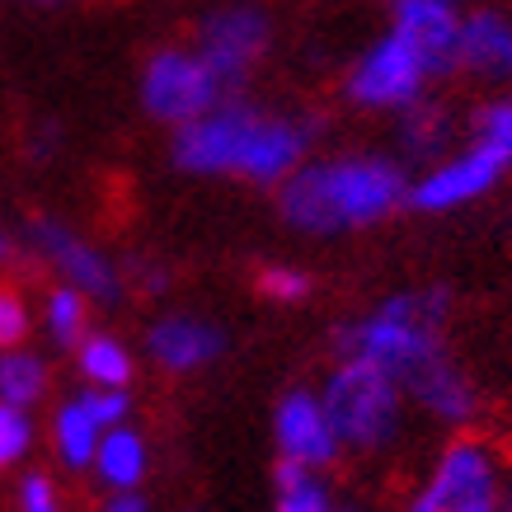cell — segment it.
I'll return each instance as SVG.
<instances>
[{"label":"cell","mask_w":512,"mask_h":512,"mask_svg":"<svg viewBox=\"0 0 512 512\" xmlns=\"http://www.w3.org/2000/svg\"><path fill=\"white\" fill-rule=\"evenodd\" d=\"M311 146V118L259 109L245 94H235L174 132L170 160L174 170L193 179H245L254 188H278L311 160Z\"/></svg>","instance_id":"cell-1"},{"label":"cell","mask_w":512,"mask_h":512,"mask_svg":"<svg viewBox=\"0 0 512 512\" xmlns=\"http://www.w3.org/2000/svg\"><path fill=\"white\" fill-rule=\"evenodd\" d=\"M278 193V217L296 235L329 240V235L372 231L409 207V170L400 156L381 151H339L311 156Z\"/></svg>","instance_id":"cell-2"},{"label":"cell","mask_w":512,"mask_h":512,"mask_svg":"<svg viewBox=\"0 0 512 512\" xmlns=\"http://www.w3.org/2000/svg\"><path fill=\"white\" fill-rule=\"evenodd\" d=\"M447 320H451L447 287H404V292L372 301L367 311L348 315L334 329V357L367 362V367L386 372L409 395L423 376H433L437 367H447L456 357L447 339Z\"/></svg>","instance_id":"cell-3"},{"label":"cell","mask_w":512,"mask_h":512,"mask_svg":"<svg viewBox=\"0 0 512 512\" xmlns=\"http://www.w3.org/2000/svg\"><path fill=\"white\" fill-rule=\"evenodd\" d=\"M512 174V94H489L466 118V141L428 170L409 174V212L447 217L489 198Z\"/></svg>","instance_id":"cell-4"},{"label":"cell","mask_w":512,"mask_h":512,"mask_svg":"<svg viewBox=\"0 0 512 512\" xmlns=\"http://www.w3.org/2000/svg\"><path fill=\"white\" fill-rule=\"evenodd\" d=\"M315 395L325 404L329 428L339 437L343 456H381V451L395 447L409 400L386 372H376L367 362H353V357H339Z\"/></svg>","instance_id":"cell-5"},{"label":"cell","mask_w":512,"mask_h":512,"mask_svg":"<svg viewBox=\"0 0 512 512\" xmlns=\"http://www.w3.org/2000/svg\"><path fill=\"white\" fill-rule=\"evenodd\" d=\"M503 456L494 442L461 433L442 442L400 512H503Z\"/></svg>","instance_id":"cell-6"},{"label":"cell","mask_w":512,"mask_h":512,"mask_svg":"<svg viewBox=\"0 0 512 512\" xmlns=\"http://www.w3.org/2000/svg\"><path fill=\"white\" fill-rule=\"evenodd\" d=\"M433 71L409 43H400L395 33H381L357 52L348 71H343V99L362 113H390L400 118L414 104L428 99V85H433Z\"/></svg>","instance_id":"cell-7"},{"label":"cell","mask_w":512,"mask_h":512,"mask_svg":"<svg viewBox=\"0 0 512 512\" xmlns=\"http://www.w3.org/2000/svg\"><path fill=\"white\" fill-rule=\"evenodd\" d=\"M137 99L141 113L160 127H188L198 123L202 113H212L221 99H235V94L221 90V80L207 71L193 47H156L146 62H141V80H137Z\"/></svg>","instance_id":"cell-8"},{"label":"cell","mask_w":512,"mask_h":512,"mask_svg":"<svg viewBox=\"0 0 512 512\" xmlns=\"http://www.w3.org/2000/svg\"><path fill=\"white\" fill-rule=\"evenodd\" d=\"M24 249L33 259H43L62 287H76L90 306H118L127 292L123 268L113 264L104 249L94 245L90 235H80L76 226H66L62 217H38L24 221Z\"/></svg>","instance_id":"cell-9"},{"label":"cell","mask_w":512,"mask_h":512,"mask_svg":"<svg viewBox=\"0 0 512 512\" xmlns=\"http://www.w3.org/2000/svg\"><path fill=\"white\" fill-rule=\"evenodd\" d=\"M268 47H273V19L254 0H231V5L207 10L193 33V52L207 62V71L221 80L226 94H245L254 66L268 57Z\"/></svg>","instance_id":"cell-10"},{"label":"cell","mask_w":512,"mask_h":512,"mask_svg":"<svg viewBox=\"0 0 512 512\" xmlns=\"http://www.w3.org/2000/svg\"><path fill=\"white\" fill-rule=\"evenodd\" d=\"M273 447H278V461L320 470V475H329L343 461V447L334 428H329L325 404L311 386H292L278 395V404H273Z\"/></svg>","instance_id":"cell-11"},{"label":"cell","mask_w":512,"mask_h":512,"mask_svg":"<svg viewBox=\"0 0 512 512\" xmlns=\"http://www.w3.org/2000/svg\"><path fill=\"white\" fill-rule=\"evenodd\" d=\"M146 362H156L165 376H198L207 367H217L231 339L221 320L198 311H165L146 325Z\"/></svg>","instance_id":"cell-12"},{"label":"cell","mask_w":512,"mask_h":512,"mask_svg":"<svg viewBox=\"0 0 512 512\" xmlns=\"http://www.w3.org/2000/svg\"><path fill=\"white\" fill-rule=\"evenodd\" d=\"M390 5V33L419 52L433 76L456 71V38L466 5L461 0H386Z\"/></svg>","instance_id":"cell-13"},{"label":"cell","mask_w":512,"mask_h":512,"mask_svg":"<svg viewBox=\"0 0 512 512\" xmlns=\"http://www.w3.org/2000/svg\"><path fill=\"white\" fill-rule=\"evenodd\" d=\"M456 71L489 85L494 94H512V15L498 5L466 10L456 38Z\"/></svg>","instance_id":"cell-14"},{"label":"cell","mask_w":512,"mask_h":512,"mask_svg":"<svg viewBox=\"0 0 512 512\" xmlns=\"http://www.w3.org/2000/svg\"><path fill=\"white\" fill-rule=\"evenodd\" d=\"M404 400L414 404L419 414H428L433 423H442V428H456V433H466L470 423L480 419V386L470 381V372L451 357L447 367H437L433 376H423L419 386L409 390Z\"/></svg>","instance_id":"cell-15"},{"label":"cell","mask_w":512,"mask_h":512,"mask_svg":"<svg viewBox=\"0 0 512 512\" xmlns=\"http://www.w3.org/2000/svg\"><path fill=\"white\" fill-rule=\"evenodd\" d=\"M90 475L109 494H132V489L146 484V475H151V442H146V433L137 423H118V428L104 433V442L94 451Z\"/></svg>","instance_id":"cell-16"},{"label":"cell","mask_w":512,"mask_h":512,"mask_svg":"<svg viewBox=\"0 0 512 512\" xmlns=\"http://www.w3.org/2000/svg\"><path fill=\"white\" fill-rule=\"evenodd\" d=\"M395 123H400V151H404V170L409 174L428 170L433 160L447 156L451 141H456V123H451V113L437 109L433 99L414 104V109L400 113Z\"/></svg>","instance_id":"cell-17"},{"label":"cell","mask_w":512,"mask_h":512,"mask_svg":"<svg viewBox=\"0 0 512 512\" xmlns=\"http://www.w3.org/2000/svg\"><path fill=\"white\" fill-rule=\"evenodd\" d=\"M104 433H109V428L90 414V404L80 400V395H71V400H62L57 414H52V456L62 461V470L85 475V470L94 466V451H99Z\"/></svg>","instance_id":"cell-18"},{"label":"cell","mask_w":512,"mask_h":512,"mask_svg":"<svg viewBox=\"0 0 512 512\" xmlns=\"http://www.w3.org/2000/svg\"><path fill=\"white\" fill-rule=\"evenodd\" d=\"M76 372L85 390H127L137 376V357L118 334H85L76 343Z\"/></svg>","instance_id":"cell-19"},{"label":"cell","mask_w":512,"mask_h":512,"mask_svg":"<svg viewBox=\"0 0 512 512\" xmlns=\"http://www.w3.org/2000/svg\"><path fill=\"white\" fill-rule=\"evenodd\" d=\"M47 386H52V367L43 353H33V348L0 353V404L33 414V404L47 400Z\"/></svg>","instance_id":"cell-20"},{"label":"cell","mask_w":512,"mask_h":512,"mask_svg":"<svg viewBox=\"0 0 512 512\" xmlns=\"http://www.w3.org/2000/svg\"><path fill=\"white\" fill-rule=\"evenodd\" d=\"M339 503L343 498L334 494L329 475L287 466V461L273 466V512H334Z\"/></svg>","instance_id":"cell-21"},{"label":"cell","mask_w":512,"mask_h":512,"mask_svg":"<svg viewBox=\"0 0 512 512\" xmlns=\"http://www.w3.org/2000/svg\"><path fill=\"white\" fill-rule=\"evenodd\" d=\"M43 325H47V339L57 343V348H71L76 353V343L90 334V301L76 292V287H52L43 296Z\"/></svg>","instance_id":"cell-22"},{"label":"cell","mask_w":512,"mask_h":512,"mask_svg":"<svg viewBox=\"0 0 512 512\" xmlns=\"http://www.w3.org/2000/svg\"><path fill=\"white\" fill-rule=\"evenodd\" d=\"M33 442H38V428H33L29 409L0 404V470L24 466V456L33 451Z\"/></svg>","instance_id":"cell-23"},{"label":"cell","mask_w":512,"mask_h":512,"mask_svg":"<svg viewBox=\"0 0 512 512\" xmlns=\"http://www.w3.org/2000/svg\"><path fill=\"white\" fill-rule=\"evenodd\" d=\"M254 287H259V296H268V301H278V306H296V301H306L311 296V273L296 264H264L259 268V278H254Z\"/></svg>","instance_id":"cell-24"},{"label":"cell","mask_w":512,"mask_h":512,"mask_svg":"<svg viewBox=\"0 0 512 512\" xmlns=\"http://www.w3.org/2000/svg\"><path fill=\"white\" fill-rule=\"evenodd\" d=\"M29 334H33L29 296L19 292V287H0V353L29 348Z\"/></svg>","instance_id":"cell-25"},{"label":"cell","mask_w":512,"mask_h":512,"mask_svg":"<svg viewBox=\"0 0 512 512\" xmlns=\"http://www.w3.org/2000/svg\"><path fill=\"white\" fill-rule=\"evenodd\" d=\"M19 512H66V498L57 489V480L43 475V470H29L19 480Z\"/></svg>","instance_id":"cell-26"},{"label":"cell","mask_w":512,"mask_h":512,"mask_svg":"<svg viewBox=\"0 0 512 512\" xmlns=\"http://www.w3.org/2000/svg\"><path fill=\"white\" fill-rule=\"evenodd\" d=\"M123 278H132L141 292H165V287H170V268L151 264V259H132V264L123 268Z\"/></svg>","instance_id":"cell-27"},{"label":"cell","mask_w":512,"mask_h":512,"mask_svg":"<svg viewBox=\"0 0 512 512\" xmlns=\"http://www.w3.org/2000/svg\"><path fill=\"white\" fill-rule=\"evenodd\" d=\"M99 512H151V503H146L141 489H132V494H109Z\"/></svg>","instance_id":"cell-28"},{"label":"cell","mask_w":512,"mask_h":512,"mask_svg":"<svg viewBox=\"0 0 512 512\" xmlns=\"http://www.w3.org/2000/svg\"><path fill=\"white\" fill-rule=\"evenodd\" d=\"M10 254H15V240H10V231L0 226V268L10 264Z\"/></svg>","instance_id":"cell-29"},{"label":"cell","mask_w":512,"mask_h":512,"mask_svg":"<svg viewBox=\"0 0 512 512\" xmlns=\"http://www.w3.org/2000/svg\"><path fill=\"white\" fill-rule=\"evenodd\" d=\"M503 512H512V466H508V475H503Z\"/></svg>","instance_id":"cell-30"},{"label":"cell","mask_w":512,"mask_h":512,"mask_svg":"<svg viewBox=\"0 0 512 512\" xmlns=\"http://www.w3.org/2000/svg\"><path fill=\"white\" fill-rule=\"evenodd\" d=\"M334 512H367V508H362V503H339Z\"/></svg>","instance_id":"cell-31"},{"label":"cell","mask_w":512,"mask_h":512,"mask_svg":"<svg viewBox=\"0 0 512 512\" xmlns=\"http://www.w3.org/2000/svg\"><path fill=\"white\" fill-rule=\"evenodd\" d=\"M33 5H57V0H33Z\"/></svg>","instance_id":"cell-32"}]
</instances>
